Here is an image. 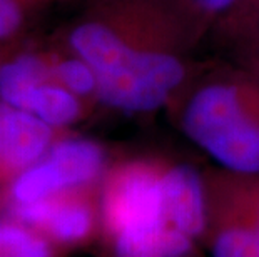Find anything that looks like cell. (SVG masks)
<instances>
[{
    "mask_svg": "<svg viewBox=\"0 0 259 257\" xmlns=\"http://www.w3.org/2000/svg\"><path fill=\"white\" fill-rule=\"evenodd\" d=\"M191 37L174 0H97L72 24L65 43L96 74L99 104L151 114L184 87Z\"/></svg>",
    "mask_w": 259,
    "mask_h": 257,
    "instance_id": "cell-1",
    "label": "cell"
},
{
    "mask_svg": "<svg viewBox=\"0 0 259 257\" xmlns=\"http://www.w3.org/2000/svg\"><path fill=\"white\" fill-rule=\"evenodd\" d=\"M101 242L107 257H187L194 240L172 224L166 162L125 159L101 182Z\"/></svg>",
    "mask_w": 259,
    "mask_h": 257,
    "instance_id": "cell-2",
    "label": "cell"
},
{
    "mask_svg": "<svg viewBox=\"0 0 259 257\" xmlns=\"http://www.w3.org/2000/svg\"><path fill=\"white\" fill-rule=\"evenodd\" d=\"M179 127L191 142L238 176H259V85L239 75L196 84L181 99Z\"/></svg>",
    "mask_w": 259,
    "mask_h": 257,
    "instance_id": "cell-3",
    "label": "cell"
},
{
    "mask_svg": "<svg viewBox=\"0 0 259 257\" xmlns=\"http://www.w3.org/2000/svg\"><path fill=\"white\" fill-rule=\"evenodd\" d=\"M0 100L60 130L87 116L91 102L69 90L52 70V54L9 52L0 64Z\"/></svg>",
    "mask_w": 259,
    "mask_h": 257,
    "instance_id": "cell-4",
    "label": "cell"
},
{
    "mask_svg": "<svg viewBox=\"0 0 259 257\" xmlns=\"http://www.w3.org/2000/svg\"><path fill=\"white\" fill-rule=\"evenodd\" d=\"M109 166L104 145L67 132L17 179L2 207L29 204L69 190L101 187Z\"/></svg>",
    "mask_w": 259,
    "mask_h": 257,
    "instance_id": "cell-5",
    "label": "cell"
},
{
    "mask_svg": "<svg viewBox=\"0 0 259 257\" xmlns=\"http://www.w3.org/2000/svg\"><path fill=\"white\" fill-rule=\"evenodd\" d=\"M101 187L69 190L5 207L64 252L101 242Z\"/></svg>",
    "mask_w": 259,
    "mask_h": 257,
    "instance_id": "cell-6",
    "label": "cell"
},
{
    "mask_svg": "<svg viewBox=\"0 0 259 257\" xmlns=\"http://www.w3.org/2000/svg\"><path fill=\"white\" fill-rule=\"evenodd\" d=\"M67 132L0 100V207L17 179Z\"/></svg>",
    "mask_w": 259,
    "mask_h": 257,
    "instance_id": "cell-7",
    "label": "cell"
},
{
    "mask_svg": "<svg viewBox=\"0 0 259 257\" xmlns=\"http://www.w3.org/2000/svg\"><path fill=\"white\" fill-rule=\"evenodd\" d=\"M202 240L209 257H259V227L212 205Z\"/></svg>",
    "mask_w": 259,
    "mask_h": 257,
    "instance_id": "cell-8",
    "label": "cell"
},
{
    "mask_svg": "<svg viewBox=\"0 0 259 257\" xmlns=\"http://www.w3.org/2000/svg\"><path fill=\"white\" fill-rule=\"evenodd\" d=\"M206 180L209 205L228 211L259 227V176L223 172Z\"/></svg>",
    "mask_w": 259,
    "mask_h": 257,
    "instance_id": "cell-9",
    "label": "cell"
},
{
    "mask_svg": "<svg viewBox=\"0 0 259 257\" xmlns=\"http://www.w3.org/2000/svg\"><path fill=\"white\" fill-rule=\"evenodd\" d=\"M46 236L0 207V257H64Z\"/></svg>",
    "mask_w": 259,
    "mask_h": 257,
    "instance_id": "cell-10",
    "label": "cell"
},
{
    "mask_svg": "<svg viewBox=\"0 0 259 257\" xmlns=\"http://www.w3.org/2000/svg\"><path fill=\"white\" fill-rule=\"evenodd\" d=\"M179 12L191 27L207 24L223 15L233 14L239 9L241 0H174Z\"/></svg>",
    "mask_w": 259,
    "mask_h": 257,
    "instance_id": "cell-11",
    "label": "cell"
},
{
    "mask_svg": "<svg viewBox=\"0 0 259 257\" xmlns=\"http://www.w3.org/2000/svg\"><path fill=\"white\" fill-rule=\"evenodd\" d=\"M32 7L35 5L30 0H0V47L22 34Z\"/></svg>",
    "mask_w": 259,
    "mask_h": 257,
    "instance_id": "cell-12",
    "label": "cell"
},
{
    "mask_svg": "<svg viewBox=\"0 0 259 257\" xmlns=\"http://www.w3.org/2000/svg\"><path fill=\"white\" fill-rule=\"evenodd\" d=\"M249 7H259V0H241V4H239V12L241 10H244V9H249Z\"/></svg>",
    "mask_w": 259,
    "mask_h": 257,
    "instance_id": "cell-13",
    "label": "cell"
},
{
    "mask_svg": "<svg viewBox=\"0 0 259 257\" xmlns=\"http://www.w3.org/2000/svg\"><path fill=\"white\" fill-rule=\"evenodd\" d=\"M9 56V52H7V48L5 47H0V64H2V60Z\"/></svg>",
    "mask_w": 259,
    "mask_h": 257,
    "instance_id": "cell-14",
    "label": "cell"
},
{
    "mask_svg": "<svg viewBox=\"0 0 259 257\" xmlns=\"http://www.w3.org/2000/svg\"><path fill=\"white\" fill-rule=\"evenodd\" d=\"M30 2L37 5V4H46V2H57V0H30Z\"/></svg>",
    "mask_w": 259,
    "mask_h": 257,
    "instance_id": "cell-15",
    "label": "cell"
}]
</instances>
